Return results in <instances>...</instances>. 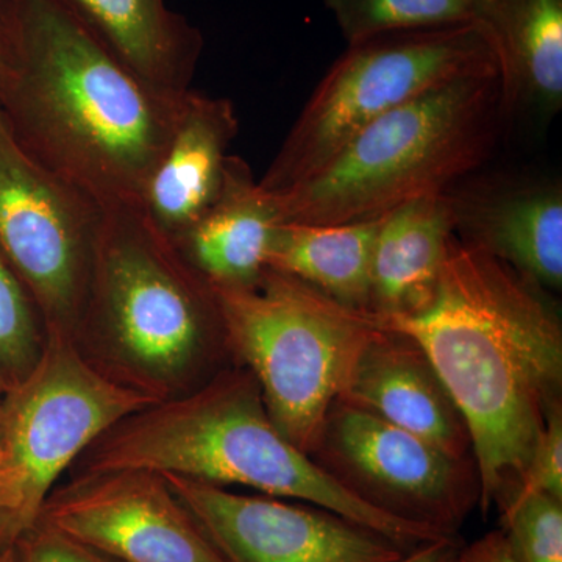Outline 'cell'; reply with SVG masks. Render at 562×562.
I'll use <instances>...</instances> for the list:
<instances>
[{"label": "cell", "mask_w": 562, "mask_h": 562, "mask_svg": "<svg viewBox=\"0 0 562 562\" xmlns=\"http://www.w3.org/2000/svg\"><path fill=\"white\" fill-rule=\"evenodd\" d=\"M461 543L454 538H442L438 541L425 543L412 552L403 554L401 560L395 562H447L460 549Z\"/></svg>", "instance_id": "83f0119b"}, {"label": "cell", "mask_w": 562, "mask_h": 562, "mask_svg": "<svg viewBox=\"0 0 562 562\" xmlns=\"http://www.w3.org/2000/svg\"><path fill=\"white\" fill-rule=\"evenodd\" d=\"M482 25L497 52L506 116L550 120L562 105V0H490Z\"/></svg>", "instance_id": "d6986e66"}, {"label": "cell", "mask_w": 562, "mask_h": 562, "mask_svg": "<svg viewBox=\"0 0 562 562\" xmlns=\"http://www.w3.org/2000/svg\"><path fill=\"white\" fill-rule=\"evenodd\" d=\"M347 44L391 32L482 24L490 0H324Z\"/></svg>", "instance_id": "44dd1931"}, {"label": "cell", "mask_w": 562, "mask_h": 562, "mask_svg": "<svg viewBox=\"0 0 562 562\" xmlns=\"http://www.w3.org/2000/svg\"><path fill=\"white\" fill-rule=\"evenodd\" d=\"M0 562H24L20 546L14 543V546L3 549L2 552H0Z\"/></svg>", "instance_id": "f1b7e54d"}, {"label": "cell", "mask_w": 562, "mask_h": 562, "mask_svg": "<svg viewBox=\"0 0 562 562\" xmlns=\"http://www.w3.org/2000/svg\"><path fill=\"white\" fill-rule=\"evenodd\" d=\"M501 74L465 77L403 103L351 138L310 179L277 195L283 224L375 220L452 190L505 131Z\"/></svg>", "instance_id": "277c9868"}, {"label": "cell", "mask_w": 562, "mask_h": 562, "mask_svg": "<svg viewBox=\"0 0 562 562\" xmlns=\"http://www.w3.org/2000/svg\"><path fill=\"white\" fill-rule=\"evenodd\" d=\"M452 190L422 195L383 214L372 258L375 317L408 314L430 302L457 239Z\"/></svg>", "instance_id": "ac0fdd59"}, {"label": "cell", "mask_w": 562, "mask_h": 562, "mask_svg": "<svg viewBox=\"0 0 562 562\" xmlns=\"http://www.w3.org/2000/svg\"><path fill=\"white\" fill-rule=\"evenodd\" d=\"M41 322L31 294L0 258V373L11 384L24 379L38 360L44 342Z\"/></svg>", "instance_id": "7402d4cb"}, {"label": "cell", "mask_w": 562, "mask_h": 562, "mask_svg": "<svg viewBox=\"0 0 562 562\" xmlns=\"http://www.w3.org/2000/svg\"><path fill=\"white\" fill-rule=\"evenodd\" d=\"M458 241L541 290L562 286V190L557 181L480 183L453 191Z\"/></svg>", "instance_id": "5bb4252c"}, {"label": "cell", "mask_w": 562, "mask_h": 562, "mask_svg": "<svg viewBox=\"0 0 562 562\" xmlns=\"http://www.w3.org/2000/svg\"><path fill=\"white\" fill-rule=\"evenodd\" d=\"M491 72H498L497 52L482 24L383 33L347 44L258 183L272 194L290 191L390 111L442 85Z\"/></svg>", "instance_id": "52a82bcc"}, {"label": "cell", "mask_w": 562, "mask_h": 562, "mask_svg": "<svg viewBox=\"0 0 562 562\" xmlns=\"http://www.w3.org/2000/svg\"><path fill=\"white\" fill-rule=\"evenodd\" d=\"M210 288L222 338L257 380L273 424L312 454L376 317L272 269L255 283Z\"/></svg>", "instance_id": "5b68a950"}, {"label": "cell", "mask_w": 562, "mask_h": 562, "mask_svg": "<svg viewBox=\"0 0 562 562\" xmlns=\"http://www.w3.org/2000/svg\"><path fill=\"white\" fill-rule=\"evenodd\" d=\"M161 476L227 562H395L408 553L380 532L308 503Z\"/></svg>", "instance_id": "7c38bea8"}, {"label": "cell", "mask_w": 562, "mask_h": 562, "mask_svg": "<svg viewBox=\"0 0 562 562\" xmlns=\"http://www.w3.org/2000/svg\"><path fill=\"white\" fill-rule=\"evenodd\" d=\"M516 562H562V501L543 492L514 494L501 508Z\"/></svg>", "instance_id": "603a6c76"}, {"label": "cell", "mask_w": 562, "mask_h": 562, "mask_svg": "<svg viewBox=\"0 0 562 562\" xmlns=\"http://www.w3.org/2000/svg\"><path fill=\"white\" fill-rule=\"evenodd\" d=\"M339 398L450 457L473 460L460 409L419 344L401 331L379 324L358 355Z\"/></svg>", "instance_id": "4fadbf2b"}, {"label": "cell", "mask_w": 562, "mask_h": 562, "mask_svg": "<svg viewBox=\"0 0 562 562\" xmlns=\"http://www.w3.org/2000/svg\"><path fill=\"white\" fill-rule=\"evenodd\" d=\"M382 217L335 225L281 224L268 269L302 280L360 312L371 305L372 258Z\"/></svg>", "instance_id": "ffe728a7"}, {"label": "cell", "mask_w": 562, "mask_h": 562, "mask_svg": "<svg viewBox=\"0 0 562 562\" xmlns=\"http://www.w3.org/2000/svg\"><path fill=\"white\" fill-rule=\"evenodd\" d=\"M77 461L79 475L146 471L308 503L380 532L405 552L438 539L428 528L362 502L288 441L247 369L221 373L201 390L131 414Z\"/></svg>", "instance_id": "3957f363"}, {"label": "cell", "mask_w": 562, "mask_h": 562, "mask_svg": "<svg viewBox=\"0 0 562 562\" xmlns=\"http://www.w3.org/2000/svg\"><path fill=\"white\" fill-rule=\"evenodd\" d=\"M103 210L80 333L99 335L139 373V386L162 395L158 384L183 376L214 333L222 335L216 301L210 284L139 206Z\"/></svg>", "instance_id": "8992f818"}, {"label": "cell", "mask_w": 562, "mask_h": 562, "mask_svg": "<svg viewBox=\"0 0 562 562\" xmlns=\"http://www.w3.org/2000/svg\"><path fill=\"white\" fill-rule=\"evenodd\" d=\"M18 54H20V33H18L14 0H0V94L13 76Z\"/></svg>", "instance_id": "484cf974"}, {"label": "cell", "mask_w": 562, "mask_h": 562, "mask_svg": "<svg viewBox=\"0 0 562 562\" xmlns=\"http://www.w3.org/2000/svg\"><path fill=\"white\" fill-rule=\"evenodd\" d=\"M447 562H516L502 530L487 532L471 546L460 547Z\"/></svg>", "instance_id": "4316f807"}, {"label": "cell", "mask_w": 562, "mask_h": 562, "mask_svg": "<svg viewBox=\"0 0 562 562\" xmlns=\"http://www.w3.org/2000/svg\"><path fill=\"white\" fill-rule=\"evenodd\" d=\"M238 132L231 99L188 92L140 202L144 216L166 238L176 241L216 202Z\"/></svg>", "instance_id": "9a60e30c"}, {"label": "cell", "mask_w": 562, "mask_h": 562, "mask_svg": "<svg viewBox=\"0 0 562 562\" xmlns=\"http://www.w3.org/2000/svg\"><path fill=\"white\" fill-rule=\"evenodd\" d=\"M376 322L431 361L468 425L480 505L501 509L561 402L562 325L549 292L454 239L430 302Z\"/></svg>", "instance_id": "6da1fadb"}, {"label": "cell", "mask_w": 562, "mask_h": 562, "mask_svg": "<svg viewBox=\"0 0 562 562\" xmlns=\"http://www.w3.org/2000/svg\"><path fill=\"white\" fill-rule=\"evenodd\" d=\"M105 210L33 160L0 113V258L38 306L44 328L79 336Z\"/></svg>", "instance_id": "9c48e42d"}, {"label": "cell", "mask_w": 562, "mask_h": 562, "mask_svg": "<svg viewBox=\"0 0 562 562\" xmlns=\"http://www.w3.org/2000/svg\"><path fill=\"white\" fill-rule=\"evenodd\" d=\"M530 492H543V494L553 495V497L562 501L561 402L550 409L546 427H543L535 450H532L530 461H528L522 482L514 491V494H530Z\"/></svg>", "instance_id": "cb8c5ba5"}, {"label": "cell", "mask_w": 562, "mask_h": 562, "mask_svg": "<svg viewBox=\"0 0 562 562\" xmlns=\"http://www.w3.org/2000/svg\"><path fill=\"white\" fill-rule=\"evenodd\" d=\"M151 90L183 98L205 47L201 29L166 0H61Z\"/></svg>", "instance_id": "e0dca14e"}, {"label": "cell", "mask_w": 562, "mask_h": 562, "mask_svg": "<svg viewBox=\"0 0 562 562\" xmlns=\"http://www.w3.org/2000/svg\"><path fill=\"white\" fill-rule=\"evenodd\" d=\"M14 10L20 54L0 94L11 135L102 209H140L187 95L151 90L61 0Z\"/></svg>", "instance_id": "7a4b0ae2"}, {"label": "cell", "mask_w": 562, "mask_h": 562, "mask_svg": "<svg viewBox=\"0 0 562 562\" xmlns=\"http://www.w3.org/2000/svg\"><path fill=\"white\" fill-rule=\"evenodd\" d=\"M317 464L373 508L442 536H457L480 503L475 461L338 398L312 454Z\"/></svg>", "instance_id": "30bf717a"}, {"label": "cell", "mask_w": 562, "mask_h": 562, "mask_svg": "<svg viewBox=\"0 0 562 562\" xmlns=\"http://www.w3.org/2000/svg\"><path fill=\"white\" fill-rule=\"evenodd\" d=\"M16 543L24 562H117L41 524L25 532Z\"/></svg>", "instance_id": "d4e9b609"}, {"label": "cell", "mask_w": 562, "mask_h": 562, "mask_svg": "<svg viewBox=\"0 0 562 562\" xmlns=\"http://www.w3.org/2000/svg\"><path fill=\"white\" fill-rule=\"evenodd\" d=\"M281 224L277 195L262 190L243 158L231 155L216 202L172 243L206 283L250 284L268 269Z\"/></svg>", "instance_id": "2e32d148"}, {"label": "cell", "mask_w": 562, "mask_h": 562, "mask_svg": "<svg viewBox=\"0 0 562 562\" xmlns=\"http://www.w3.org/2000/svg\"><path fill=\"white\" fill-rule=\"evenodd\" d=\"M117 562H227L161 475H79L50 492L38 522Z\"/></svg>", "instance_id": "8fae6325"}, {"label": "cell", "mask_w": 562, "mask_h": 562, "mask_svg": "<svg viewBox=\"0 0 562 562\" xmlns=\"http://www.w3.org/2000/svg\"><path fill=\"white\" fill-rule=\"evenodd\" d=\"M44 330L38 360L0 417V552L35 527L61 473L95 439L165 398L92 364L77 336Z\"/></svg>", "instance_id": "ba28073f"}]
</instances>
